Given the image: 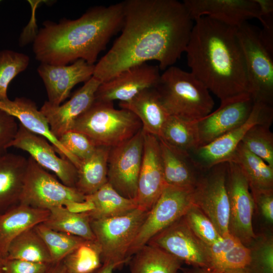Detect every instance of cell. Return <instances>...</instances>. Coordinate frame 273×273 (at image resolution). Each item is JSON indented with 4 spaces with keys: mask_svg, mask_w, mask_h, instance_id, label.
<instances>
[{
    "mask_svg": "<svg viewBox=\"0 0 273 273\" xmlns=\"http://www.w3.org/2000/svg\"><path fill=\"white\" fill-rule=\"evenodd\" d=\"M142 125L131 111L114 108L113 103L94 101L75 121L71 130L89 137L97 146L112 148L128 140Z\"/></svg>",
    "mask_w": 273,
    "mask_h": 273,
    "instance_id": "5",
    "label": "cell"
},
{
    "mask_svg": "<svg viewBox=\"0 0 273 273\" xmlns=\"http://www.w3.org/2000/svg\"><path fill=\"white\" fill-rule=\"evenodd\" d=\"M34 229L46 244L52 263L62 261L85 240L76 236L53 230L43 223L36 225Z\"/></svg>",
    "mask_w": 273,
    "mask_h": 273,
    "instance_id": "35",
    "label": "cell"
},
{
    "mask_svg": "<svg viewBox=\"0 0 273 273\" xmlns=\"http://www.w3.org/2000/svg\"><path fill=\"white\" fill-rule=\"evenodd\" d=\"M16 120L0 109V155L7 152L9 144L16 134L19 127Z\"/></svg>",
    "mask_w": 273,
    "mask_h": 273,
    "instance_id": "42",
    "label": "cell"
},
{
    "mask_svg": "<svg viewBox=\"0 0 273 273\" xmlns=\"http://www.w3.org/2000/svg\"><path fill=\"white\" fill-rule=\"evenodd\" d=\"M28 55L10 50L0 51V101L8 99V87L11 81L28 67Z\"/></svg>",
    "mask_w": 273,
    "mask_h": 273,
    "instance_id": "37",
    "label": "cell"
},
{
    "mask_svg": "<svg viewBox=\"0 0 273 273\" xmlns=\"http://www.w3.org/2000/svg\"><path fill=\"white\" fill-rule=\"evenodd\" d=\"M123 2L97 6L79 18L43 22L35 35L33 52L41 63L68 65L77 60L95 64L110 39L121 30Z\"/></svg>",
    "mask_w": 273,
    "mask_h": 273,
    "instance_id": "3",
    "label": "cell"
},
{
    "mask_svg": "<svg viewBox=\"0 0 273 273\" xmlns=\"http://www.w3.org/2000/svg\"><path fill=\"white\" fill-rule=\"evenodd\" d=\"M166 185L194 189L203 171L188 153L178 150L158 138Z\"/></svg>",
    "mask_w": 273,
    "mask_h": 273,
    "instance_id": "24",
    "label": "cell"
},
{
    "mask_svg": "<svg viewBox=\"0 0 273 273\" xmlns=\"http://www.w3.org/2000/svg\"><path fill=\"white\" fill-rule=\"evenodd\" d=\"M6 259H4L0 255V272L2 271Z\"/></svg>",
    "mask_w": 273,
    "mask_h": 273,
    "instance_id": "50",
    "label": "cell"
},
{
    "mask_svg": "<svg viewBox=\"0 0 273 273\" xmlns=\"http://www.w3.org/2000/svg\"><path fill=\"white\" fill-rule=\"evenodd\" d=\"M144 147L142 129L133 137L110 148L108 161V183L121 195L135 199Z\"/></svg>",
    "mask_w": 273,
    "mask_h": 273,
    "instance_id": "12",
    "label": "cell"
},
{
    "mask_svg": "<svg viewBox=\"0 0 273 273\" xmlns=\"http://www.w3.org/2000/svg\"><path fill=\"white\" fill-rule=\"evenodd\" d=\"M0 109L18 119L19 123L27 130L44 137L53 146L60 157L69 160L77 169L78 168L80 161L70 154L53 134L46 118L33 101L24 97L16 98L14 100L8 98L0 101Z\"/></svg>",
    "mask_w": 273,
    "mask_h": 273,
    "instance_id": "22",
    "label": "cell"
},
{
    "mask_svg": "<svg viewBox=\"0 0 273 273\" xmlns=\"http://www.w3.org/2000/svg\"><path fill=\"white\" fill-rule=\"evenodd\" d=\"M257 4L260 17L273 13V1L272 0H255Z\"/></svg>",
    "mask_w": 273,
    "mask_h": 273,
    "instance_id": "46",
    "label": "cell"
},
{
    "mask_svg": "<svg viewBox=\"0 0 273 273\" xmlns=\"http://www.w3.org/2000/svg\"><path fill=\"white\" fill-rule=\"evenodd\" d=\"M45 273H68L62 261L51 263Z\"/></svg>",
    "mask_w": 273,
    "mask_h": 273,
    "instance_id": "47",
    "label": "cell"
},
{
    "mask_svg": "<svg viewBox=\"0 0 273 273\" xmlns=\"http://www.w3.org/2000/svg\"><path fill=\"white\" fill-rule=\"evenodd\" d=\"M110 148L97 146L77 168L75 188L86 196L93 194L108 182V161Z\"/></svg>",
    "mask_w": 273,
    "mask_h": 273,
    "instance_id": "27",
    "label": "cell"
},
{
    "mask_svg": "<svg viewBox=\"0 0 273 273\" xmlns=\"http://www.w3.org/2000/svg\"><path fill=\"white\" fill-rule=\"evenodd\" d=\"M251 193L262 217L267 222L272 223L273 190Z\"/></svg>",
    "mask_w": 273,
    "mask_h": 273,
    "instance_id": "45",
    "label": "cell"
},
{
    "mask_svg": "<svg viewBox=\"0 0 273 273\" xmlns=\"http://www.w3.org/2000/svg\"><path fill=\"white\" fill-rule=\"evenodd\" d=\"M255 102L250 95L220 104L219 107L196 121L199 146L209 144L244 123Z\"/></svg>",
    "mask_w": 273,
    "mask_h": 273,
    "instance_id": "18",
    "label": "cell"
},
{
    "mask_svg": "<svg viewBox=\"0 0 273 273\" xmlns=\"http://www.w3.org/2000/svg\"><path fill=\"white\" fill-rule=\"evenodd\" d=\"M147 244L161 248L181 261L209 269L207 246L192 232L183 217L156 235Z\"/></svg>",
    "mask_w": 273,
    "mask_h": 273,
    "instance_id": "14",
    "label": "cell"
},
{
    "mask_svg": "<svg viewBox=\"0 0 273 273\" xmlns=\"http://www.w3.org/2000/svg\"><path fill=\"white\" fill-rule=\"evenodd\" d=\"M149 211L137 208L120 216L90 220L96 240L101 249L102 263L111 262L120 268L129 262V249Z\"/></svg>",
    "mask_w": 273,
    "mask_h": 273,
    "instance_id": "7",
    "label": "cell"
},
{
    "mask_svg": "<svg viewBox=\"0 0 273 273\" xmlns=\"http://www.w3.org/2000/svg\"><path fill=\"white\" fill-rule=\"evenodd\" d=\"M68 273H95L103 265L101 249L95 240H85L62 261Z\"/></svg>",
    "mask_w": 273,
    "mask_h": 273,
    "instance_id": "34",
    "label": "cell"
},
{
    "mask_svg": "<svg viewBox=\"0 0 273 273\" xmlns=\"http://www.w3.org/2000/svg\"><path fill=\"white\" fill-rule=\"evenodd\" d=\"M243 52L249 93L255 102L273 104V54L263 43L260 28L247 22L236 28Z\"/></svg>",
    "mask_w": 273,
    "mask_h": 273,
    "instance_id": "6",
    "label": "cell"
},
{
    "mask_svg": "<svg viewBox=\"0 0 273 273\" xmlns=\"http://www.w3.org/2000/svg\"><path fill=\"white\" fill-rule=\"evenodd\" d=\"M49 210V216L43 222L48 227L85 240L96 239L90 226V218L86 212H74L63 206Z\"/></svg>",
    "mask_w": 273,
    "mask_h": 273,
    "instance_id": "32",
    "label": "cell"
},
{
    "mask_svg": "<svg viewBox=\"0 0 273 273\" xmlns=\"http://www.w3.org/2000/svg\"><path fill=\"white\" fill-rule=\"evenodd\" d=\"M101 83L92 76L65 103L56 106L47 101L44 103L40 111L46 118L51 131L57 139L71 130L76 119L92 105Z\"/></svg>",
    "mask_w": 273,
    "mask_h": 273,
    "instance_id": "19",
    "label": "cell"
},
{
    "mask_svg": "<svg viewBox=\"0 0 273 273\" xmlns=\"http://www.w3.org/2000/svg\"><path fill=\"white\" fill-rule=\"evenodd\" d=\"M155 88L168 114L187 121H198L214 107L208 88L191 72L176 66H170L161 74Z\"/></svg>",
    "mask_w": 273,
    "mask_h": 273,
    "instance_id": "4",
    "label": "cell"
},
{
    "mask_svg": "<svg viewBox=\"0 0 273 273\" xmlns=\"http://www.w3.org/2000/svg\"><path fill=\"white\" fill-rule=\"evenodd\" d=\"M0 2H1V1H0Z\"/></svg>",
    "mask_w": 273,
    "mask_h": 273,
    "instance_id": "53",
    "label": "cell"
},
{
    "mask_svg": "<svg viewBox=\"0 0 273 273\" xmlns=\"http://www.w3.org/2000/svg\"><path fill=\"white\" fill-rule=\"evenodd\" d=\"M239 242L240 241L230 234L222 237L213 244L207 246L209 258V267L207 270H211L223 255Z\"/></svg>",
    "mask_w": 273,
    "mask_h": 273,
    "instance_id": "43",
    "label": "cell"
},
{
    "mask_svg": "<svg viewBox=\"0 0 273 273\" xmlns=\"http://www.w3.org/2000/svg\"><path fill=\"white\" fill-rule=\"evenodd\" d=\"M183 218L195 236L207 246L222 237L211 220L194 204L188 209Z\"/></svg>",
    "mask_w": 273,
    "mask_h": 273,
    "instance_id": "39",
    "label": "cell"
},
{
    "mask_svg": "<svg viewBox=\"0 0 273 273\" xmlns=\"http://www.w3.org/2000/svg\"><path fill=\"white\" fill-rule=\"evenodd\" d=\"M226 189L230 204V234L242 243L249 245L256 238L252 216L255 204L249 183L240 167L227 162Z\"/></svg>",
    "mask_w": 273,
    "mask_h": 273,
    "instance_id": "13",
    "label": "cell"
},
{
    "mask_svg": "<svg viewBox=\"0 0 273 273\" xmlns=\"http://www.w3.org/2000/svg\"><path fill=\"white\" fill-rule=\"evenodd\" d=\"M17 259H6L3 273H45L50 265Z\"/></svg>",
    "mask_w": 273,
    "mask_h": 273,
    "instance_id": "44",
    "label": "cell"
},
{
    "mask_svg": "<svg viewBox=\"0 0 273 273\" xmlns=\"http://www.w3.org/2000/svg\"><path fill=\"white\" fill-rule=\"evenodd\" d=\"M270 125L256 124L244 136L241 143L249 151L273 167V133Z\"/></svg>",
    "mask_w": 273,
    "mask_h": 273,
    "instance_id": "36",
    "label": "cell"
},
{
    "mask_svg": "<svg viewBox=\"0 0 273 273\" xmlns=\"http://www.w3.org/2000/svg\"><path fill=\"white\" fill-rule=\"evenodd\" d=\"M272 120V106L255 102L249 118L244 123L209 144L199 147L189 154L202 171L228 162L250 128L256 124L271 126Z\"/></svg>",
    "mask_w": 273,
    "mask_h": 273,
    "instance_id": "11",
    "label": "cell"
},
{
    "mask_svg": "<svg viewBox=\"0 0 273 273\" xmlns=\"http://www.w3.org/2000/svg\"><path fill=\"white\" fill-rule=\"evenodd\" d=\"M194 22L185 52L191 72L221 104L250 96L236 28L207 16Z\"/></svg>",
    "mask_w": 273,
    "mask_h": 273,
    "instance_id": "2",
    "label": "cell"
},
{
    "mask_svg": "<svg viewBox=\"0 0 273 273\" xmlns=\"http://www.w3.org/2000/svg\"><path fill=\"white\" fill-rule=\"evenodd\" d=\"M86 198L94 205L93 210L86 212L90 220L124 215L138 208L135 199L122 196L108 182Z\"/></svg>",
    "mask_w": 273,
    "mask_h": 273,
    "instance_id": "30",
    "label": "cell"
},
{
    "mask_svg": "<svg viewBox=\"0 0 273 273\" xmlns=\"http://www.w3.org/2000/svg\"><path fill=\"white\" fill-rule=\"evenodd\" d=\"M85 198L75 188L58 181L32 157H28L20 203L50 210L58 206H66L73 202H83Z\"/></svg>",
    "mask_w": 273,
    "mask_h": 273,
    "instance_id": "8",
    "label": "cell"
},
{
    "mask_svg": "<svg viewBox=\"0 0 273 273\" xmlns=\"http://www.w3.org/2000/svg\"><path fill=\"white\" fill-rule=\"evenodd\" d=\"M186 273H205V271L204 269L201 268L200 270L194 271H190Z\"/></svg>",
    "mask_w": 273,
    "mask_h": 273,
    "instance_id": "51",
    "label": "cell"
},
{
    "mask_svg": "<svg viewBox=\"0 0 273 273\" xmlns=\"http://www.w3.org/2000/svg\"><path fill=\"white\" fill-rule=\"evenodd\" d=\"M58 140L61 145L80 162L91 156L97 147L87 135L73 130L64 133Z\"/></svg>",
    "mask_w": 273,
    "mask_h": 273,
    "instance_id": "40",
    "label": "cell"
},
{
    "mask_svg": "<svg viewBox=\"0 0 273 273\" xmlns=\"http://www.w3.org/2000/svg\"><path fill=\"white\" fill-rule=\"evenodd\" d=\"M50 210L18 203L0 213V255L6 259L8 247L17 236L46 221Z\"/></svg>",
    "mask_w": 273,
    "mask_h": 273,
    "instance_id": "23",
    "label": "cell"
},
{
    "mask_svg": "<svg viewBox=\"0 0 273 273\" xmlns=\"http://www.w3.org/2000/svg\"><path fill=\"white\" fill-rule=\"evenodd\" d=\"M158 66L147 63L132 66L103 82L98 87L95 100L126 102L143 90L157 85L161 75Z\"/></svg>",
    "mask_w": 273,
    "mask_h": 273,
    "instance_id": "15",
    "label": "cell"
},
{
    "mask_svg": "<svg viewBox=\"0 0 273 273\" xmlns=\"http://www.w3.org/2000/svg\"><path fill=\"white\" fill-rule=\"evenodd\" d=\"M250 260V248L241 242H239L223 255L211 270H208L246 268L249 264Z\"/></svg>",
    "mask_w": 273,
    "mask_h": 273,
    "instance_id": "41",
    "label": "cell"
},
{
    "mask_svg": "<svg viewBox=\"0 0 273 273\" xmlns=\"http://www.w3.org/2000/svg\"><path fill=\"white\" fill-rule=\"evenodd\" d=\"M166 186L159 139L144 132L143 158L135 198L138 208L149 211Z\"/></svg>",
    "mask_w": 273,
    "mask_h": 273,
    "instance_id": "17",
    "label": "cell"
},
{
    "mask_svg": "<svg viewBox=\"0 0 273 273\" xmlns=\"http://www.w3.org/2000/svg\"><path fill=\"white\" fill-rule=\"evenodd\" d=\"M181 262L161 248L146 244L129 260L130 273H177Z\"/></svg>",
    "mask_w": 273,
    "mask_h": 273,
    "instance_id": "29",
    "label": "cell"
},
{
    "mask_svg": "<svg viewBox=\"0 0 273 273\" xmlns=\"http://www.w3.org/2000/svg\"><path fill=\"white\" fill-rule=\"evenodd\" d=\"M116 268L114 263L108 262L103 263L102 266L95 273H113V270Z\"/></svg>",
    "mask_w": 273,
    "mask_h": 273,
    "instance_id": "49",
    "label": "cell"
},
{
    "mask_svg": "<svg viewBox=\"0 0 273 273\" xmlns=\"http://www.w3.org/2000/svg\"><path fill=\"white\" fill-rule=\"evenodd\" d=\"M229 161L240 167L251 193L273 190V167L247 150L241 142Z\"/></svg>",
    "mask_w": 273,
    "mask_h": 273,
    "instance_id": "28",
    "label": "cell"
},
{
    "mask_svg": "<svg viewBox=\"0 0 273 273\" xmlns=\"http://www.w3.org/2000/svg\"><path fill=\"white\" fill-rule=\"evenodd\" d=\"M183 2L194 21L207 16L237 28L249 19L260 20L259 7L255 0H185Z\"/></svg>",
    "mask_w": 273,
    "mask_h": 273,
    "instance_id": "21",
    "label": "cell"
},
{
    "mask_svg": "<svg viewBox=\"0 0 273 273\" xmlns=\"http://www.w3.org/2000/svg\"><path fill=\"white\" fill-rule=\"evenodd\" d=\"M227 162L203 171L193 190L194 204L213 222L221 237L230 234Z\"/></svg>",
    "mask_w": 273,
    "mask_h": 273,
    "instance_id": "10",
    "label": "cell"
},
{
    "mask_svg": "<svg viewBox=\"0 0 273 273\" xmlns=\"http://www.w3.org/2000/svg\"><path fill=\"white\" fill-rule=\"evenodd\" d=\"M0 273H3L2 271L0 272Z\"/></svg>",
    "mask_w": 273,
    "mask_h": 273,
    "instance_id": "52",
    "label": "cell"
},
{
    "mask_svg": "<svg viewBox=\"0 0 273 273\" xmlns=\"http://www.w3.org/2000/svg\"><path fill=\"white\" fill-rule=\"evenodd\" d=\"M193 190L166 185L129 249V259L152 238L183 217L194 205Z\"/></svg>",
    "mask_w": 273,
    "mask_h": 273,
    "instance_id": "9",
    "label": "cell"
},
{
    "mask_svg": "<svg viewBox=\"0 0 273 273\" xmlns=\"http://www.w3.org/2000/svg\"><path fill=\"white\" fill-rule=\"evenodd\" d=\"M121 108L132 112L140 120L144 132L160 136L170 115L164 107L155 88L146 89L126 102H120Z\"/></svg>",
    "mask_w": 273,
    "mask_h": 273,
    "instance_id": "25",
    "label": "cell"
},
{
    "mask_svg": "<svg viewBox=\"0 0 273 273\" xmlns=\"http://www.w3.org/2000/svg\"><path fill=\"white\" fill-rule=\"evenodd\" d=\"M204 270L205 273H250L245 268L226 269L220 270H208L204 269Z\"/></svg>",
    "mask_w": 273,
    "mask_h": 273,
    "instance_id": "48",
    "label": "cell"
},
{
    "mask_svg": "<svg viewBox=\"0 0 273 273\" xmlns=\"http://www.w3.org/2000/svg\"><path fill=\"white\" fill-rule=\"evenodd\" d=\"M250 260L245 268L250 273H273V238L271 235L256 237L249 245Z\"/></svg>",
    "mask_w": 273,
    "mask_h": 273,
    "instance_id": "38",
    "label": "cell"
},
{
    "mask_svg": "<svg viewBox=\"0 0 273 273\" xmlns=\"http://www.w3.org/2000/svg\"><path fill=\"white\" fill-rule=\"evenodd\" d=\"M6 259L52 263L48 248L34 227L26 230L12 240Z\"/></svg>",
    "mask_w": 273,
    "mask_h": 273,
    "instance_id": "31",
    "label": "cell"
},
{
    "mask_svg": "<svg viewBox=\"0 0 273 273\" xmlns=\"http://www.w3.org/2000/svg\"><path fill=\"white\" fill-rule=\"evenodd\" d=\"M95 65L81 59L71 65L40 63L37 71L44 84L47 101L54 105L61 104L75 85L86 82L93 76Z\"/></svg>",
    "mask_w": 273,
    "mask_h": 273,
    "instance_id": "20",
    "label": "cell"
},
{
    "mask_svg": "<svg viewBox=\"0 0 273 273\" xmlns=\"http://www.w3.org/2000/svg\"><path fill=\"white\" fill-rule=\"evenodd\" d=\"M171 147L188 153L199 146L196 121L170 115L158 137Z\"/></svg>",
    "mask_w": 273,
    "mask_h": 273,
    "instance_id": "33",
    "label": "cell"
},
{
    "mask_svg": "<svg viewBox=\"0 0 273 273\" xmlns=\"http://www.w3.org/2000/svg\"><path fill=\"white\" fill-rule=\"evenodd\" d=\"M27 165L22 155H0V213L19 203Z\"/></svg>",
    "mask_w": 273,
    "mask_h": 273,
    "instance_id": "26",
    "label": "cell"
},
{
    "mask_svg": "<svg viewBox=\"0 0 273 273\" xmlns=\"http://www.w3.org/2000/svg\"><path fill=\"white\" fill-rule=\"evenodd\" d=\"M121 34L95 64L93 76L101 83L132 66L156 61L161 70L185 53L194 21L176 0L123 2Z\"/></svg>",
    "mask_w": 273,
    "mask_h": 273,
    "instance_id": "1",
    "label": "cell"
},
{
    "mask_svg": "<svg viewBox=\"0 0 273 273\" xmlns=\"http://www.w3.org/2000/svg\"><path fill=\"white\" fill-rule=\"evenodd\" d=\"M44 137L33 133L19 123L16 134L9 145L24 150L41 167L54 172L62 183L75 188L77 169L69 160L57 155L52 145Z\"/></svg>",
    "mask_w": 273,
    "mask_h": 273,
    "instance_id": "16",
    "label": "cell"
}]
</instances>
